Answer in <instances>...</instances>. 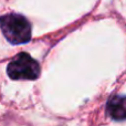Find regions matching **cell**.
I'll return each instance as SVG.
<instances>
[{"mask_svg": "<svg viewBox=\"0 0 126 126\" xmlns=\"http://www.w3.org/2000/svg\"><path fill=\"white\" fill-rule=\"evenodd\" d=\"M0 29L11 44L27 43L31 40V24L24 16L7 13L0 17Z\"/></svg>", "mask_w": 126, "mask_h": 126, "instance_id": "6da1fadb", "label": "cell"}, {"mask_svg": "<svg viewBox=\"0 0 126 126\" xmlns=\"http://www.w3.org/2000/svg\"><path fill=\"white\" fill-rule=\"evenodd\" d=\"M7 73L11 80H37L40 75V65L28 53H19L7 66Z\"/></svg>", "mask_w": 126, "mask_h": 126, "instance_id": "7a4b0ae2", "label": "cell"}, {"mask_svg": "<svg viewBox=\"0 0 126 126\" xmlns=\"http://www.w3.org/2000/svg\"><path fill=\"white\" fill-rule=\"evenodd\" d=\"M106 113L115 121H123L126 117V98L124 95H115L107 102Z\"/></svg>", "mask_w": 126, "mask_h": 126, "instance_id": "3957f363", "label": "cell"}]
</instances>
